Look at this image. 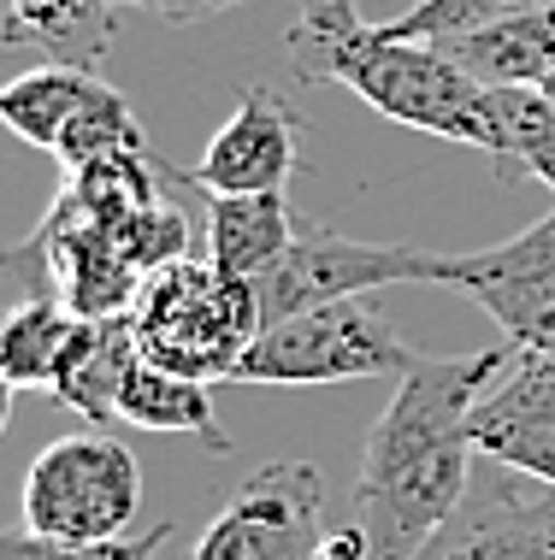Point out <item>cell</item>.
Segmentation results:
<instances>
[{"label":"cell","instance_id":"1","mask_svg":"<svg viewBox=\"0 0 555 560\" xmlns=\"http://www.w3.org/2000/svg\"><path fill=\"white\" fill-rule=\"evenodd\" d=\"M514 342L473 354H419L390 389V407L372 419L355 478V525L372 542V560H414L461 508L478 472L473 407L497 384Z\"/></svg>","mask_w":555,"mask_h":560},{"label":"cell","instance_id":"2","mask_svg":"<svg viewBox=\"0 0 555 560\" xmlns=\"http://www.w3.org/2000/svg\"><path fill=\"white\" fill-rule=\"evenodd\" d=\"M284 42L302 83H343L379 118L438 142H490V89L438 42L367 24L361 7H302Z\"/></svg>","mask_w":555,"mask_h":560},{"label":"cell","instance_id":"3","mask_svg":"<svg viewBox=\"0 0 555 560\" xmlns=\"http://www.w3.org/2000/svg\"><path fill=\"white\" fill-rule=\"evenodd\" d=\"M125 319L142 360L195 384H219V377H236L248 342L261 337V295L254 283L219 271L207 254H184L148 271Z\"/></svg>","mask_w":555,"mask_h":560},{"label":"cell","instance_id":"4","mask_svg":"<svg viewBox=\"0 0 555 560\" xmlns=\"http://www.w3.org/2000/svg\"><path fill=\"white\" fill-rule=\"evenodd\" d=\"M414 360L419 354L396 337L379 301L349 295L290 313L278 325H261V337L248 342L243 366H236V384H278V389L355 384V377H402Z\"/></svg>","mask_w":555,"mask_h":560},{"label":"cell","instance_id":"5","mask_svg":"<svg viewBox=\"0 0 555 560\" xmlns=\"http://www.w3.org/2000/svg\"><path fill=\"white\" fill-rule=\"evenodd\" d=\"M19 508H24V532L36 537H66V542L130 537V520L142 508V466L107 431L59 436L30 460Z\"/></svg>","mask_w":555,"mask_h":560},{"label":"cell","instance_id":"6","mask_svg":"<svg viewBox=\"0 0 555 560\" xmlns=\"http://www.w3.org/2000/svg\"><path fill=\"white\" fill-rule=\"evenodd\" d=\"M390 283H443V254L419 242H355L332 224H302L290 254L254 283V295H261V325H278L290 313L372 295Z\"/></svg>","mask_w":555,"mask_h":560},{"label":"cell","instance_id":"7","mask_svg":"<svg viewBox=\"0 0 555 560\" xmlns=\"http://www.w3.org/2000/svg\"><path fill=\"white\" fill-rule=\"evenodd\" d=\"M325 549V483L308 460H266L236 483L189 560H320Z\"/></svg>","mask_w":555,"mask_h":560},{"label":"cell","instance_id":"8","mask_svg":"<svg viewBox=\"0 0 555 560\" xmlns=\"http://www.w3.org/2000/svg\"><path fill=\"white\" fill-rule=\"evenodd\" d=\"M443 290H461L473 307H485L502 342L555 354V207L508 242L443 254Z\"/></svg>","mask_w":555,"mask_h":560},{"label":"cell","instance_id":"9","mask_svg":"<svg viewBox=\"0 0 555 560\" xmlns=\"http://www.w3.org/2000/svg\"><path fill=\"white\" fill-rule=\"evenodd\" d=\"M414 560H555V483L490 460Z\"/></svg>","mask_w":555,"mask_h":560},{"label":"cell","instance_id":"10","mask_svg":"<svg viewBox=\"0 0 555 560\" xmlns=\"http://www.w3.org/2000/svg\"><path fill=\"white\" fill-rule=\"evenodd\" d=\"M302 130L308 118L290 95L266 83H243L236 113L213 130V142L189 177L213 195H284V184L302 165Z\"/></svg>","mask_w":555,"mask_h":560},{"label":"cell","instance_id":"11","mask_svg":"<svg viewBox=\"0 0 555 560\" xmlns=\"http://www.w3.org/2000/svg\"><path fill=\"white\" fill-rule=\"evenodd\" d=\"M473 448L497 466L555 483V354L514 348L473 407Z\"/></svg>","mask_w":555,"mask_h":560},{"label":"cell","instance_id":"12","mask_svg":"<svg viewBox=\"0 0 555 560\" xmlns=\"http://www.w3.org/2000/svg\"><path fill=\"white\" fill-rule=\"evenodd\" d=\"M195 201H201V254L243 283H261L308 224L284 195H213L195 184Z\"/></svg>","mask_w":555,"mask_h":560},{"label":"cell","instance_id":"13","mask_svg":"<svg viewBox=\"0 0 555 560\" xmlns=\"http://www.w3.org/2000/svg\"><path fill=\"white\" fill-rule=\"evenodd\" d=\"M118 0H7L0 12V42L48 54L54 66L95 71L118 42Z\"/></svg>","mask_w":555,"mask_h":560},{"label":"cell","instance_id":"14","mask_svg":"<svg viewBox=\"0 0 555 560\" xmlns=\"http://www.w3.org/2000/svg\"><path fill=\"white\" fill-rule=\"evenodd\" d=\"M113 419H118V425H137V431L195 436L207 454H231V436H224V425H219L207 384L177 377V372L154 366V360H142V354H137V366L125 372V384H118Z\"/></svg>","mask_w":555,"mask_h":560},{"label":"cell","instance_id":"15","mask_svg":"<svg viewBox=\"0 0 555 560\" xmlns=\"http://www.w3.org/2000/svg\"><path fill=\"white\" fill-rule=\"evenodd\" d=\"M485 89H544L555 71V7L520 12V19L485 24L473 36L443 42Z\"/></svg>","mask_w":555,"mask_h":560},{"label":"cell","instance_id":"16","mask_svg":"<svg viewBox=\"0 0 555 560\" xmlns=\"http://www.w3.org/2000/svg\"><path fill=\"white\" fill-rule=\"evenodd\" d=\"M78 330H83V313H71L54 295L12 301L0 313V377L12 389H54Z\"/></svg>","mask_w":555,"mask_h":560},{"label":"cell","instance_id":"17","mask_svg":"<svg viewBox=\"0 0 555 560\" xmlns=\"http://www.w3.org/2000/svg\"><path fill=\"white\" fill-rule=\"evenodd\" d=\"M137 366V337H130V319H83L78 342H71L66 366H59V384L48 396L71 413H83L89 425H107L118 384Z\"/></svg>","mask_w":555,"mask_h":560},{"label":"cell","instance_id":"18","mask_svg":"<svg viewBox=\"0 0 555 560\" xmlns=\"http://www.w3.org/2000/svg\"><path fill=\"white\" fill-rule=\"evenodd\" d=\"M490 165L502 184L537 177L555 189V95L550 89H490Z\"/></svg>","mask_w":555,"mask_h":560},{"label":"cell","instance_id":"19","mask_svg":"<svg viewBox=\"0 0 555 560\" xmlns=\"http://www.w3.org/2000/svg\"><path fill=\"white\" fill-rule=\"evenodd\" d=\"M101 78L95 71H78V66H36L24 71V78L0 83V125H7L12 136H24L30 148H42V154H54L59 136H66L71 113L89 101V89H95Z\"/></svg>","mask_w":555,"mask_h":560},{"label":"cell","instance_id":"20","mask_svg":"<svg viewBox=\"0 0 555 560\" xmlns=\"http://www.w3.org/2000/svg\"><path fill=\"white\" fill-rule=\"evenodd\" d=\"M130 148H148L142 130H137V113H130V101L118 95V89L95 83V89H89V101L71 113V125H66V136H59L54 160L66 165V172H83V165H95L107 154H130Z\"/></svg>","mask_w":555,"mask_h":560},{"label":"cell","instance_id":"21","mask_svg":"<svg viewBox=\"0 0 555 560\" xmlns=\"http://www.w3.org/2000/svg\"><path fill=\"white\" fill-rule=\"evenodd\" d=\"M537 7H555V0H419L402 19H390L384 30L396 36H414V42H455V36H473L485 24H502V19H520V12H537Z\"/></svg>","mask_w":555,"mask_h":560},{"label":"cell","instance_id":"22","mask_svg":"<svg viewBox=\"0 0 555 560\" xmlns=\"http://www.w3.org/2000/svg\"><path fill=\"white\" fill-rule=\"evenodd\" d=\"M177 532L172 520H154V532H130L113 542H66V537H36V532H0V560H154Z\"/></svg>","mask_w":555,"mask_h":560},{"label":"cell","instance_id":"23","mask_svg":"<svg viewBox=\"0 0 555 560\" xmlns=\"http://www.w3.org/2000/svg\"><path fill=\"white\" fill-rule=\"evenodd\" d=\"M118 7H142L166 24H201V19H219V12L243 7V0H118Z\"/></svg>","mask_w":555,"mask_h":560},{"label":"cell","instance_id":"24","mask_svg":"<svg viewBox=\"0 0 555 560\" xmlns=\"http://www.w3.org/2000/svg\"><path fill=\"white\" fill-rule=\"evenodd\" d=\"M7 425H12V384L0 377V436H7Z\"/></svg>","mask_w":555,"mask_h":560},{"label":"cell","instance_id":"25","mask_svg":"<svg viewBox=\"0 0 555 560\" xmlns=\"http://www.w3.org/2000/svg\"><path fill=\"white\" fill-rule=\"evenodd\" d=\"M302 7H355V0H302Z\"/></svg>","mask_w":555,"mask_h":560},{"label":"cell","instance_id":"26","mask_svg":"<svg viewBox=\"0 0 555 560\" xmlns=\"http://www.w3.org/2000/svg\"><path fill=\"white\" fill-rule=\"evenodd\" d=\"M544 89H550V95H555V71H550V83H544Z\"/></svg>","mask_w":555,"mask_h":560}]
</instances>
